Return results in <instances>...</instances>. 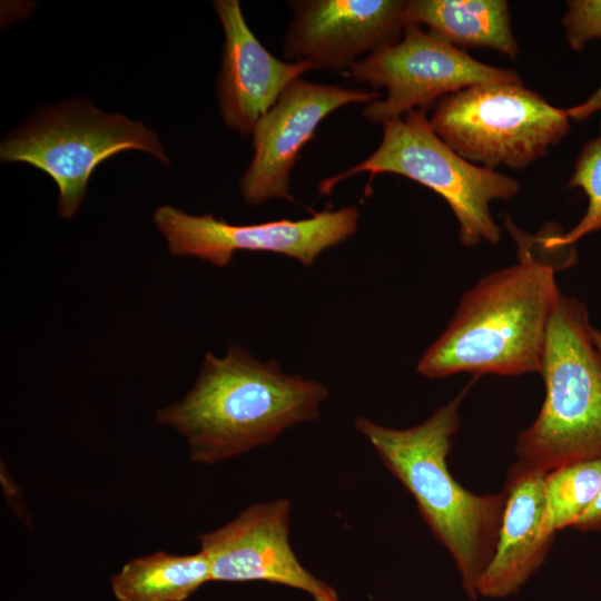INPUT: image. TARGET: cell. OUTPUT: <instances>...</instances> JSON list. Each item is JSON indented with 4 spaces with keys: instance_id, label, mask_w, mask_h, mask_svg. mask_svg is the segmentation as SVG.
I'll return each instance as SVG.
<instances>
[{
    "instance_id": "obj_1",
    "label": "cell",
    "mask_w": 601,
    "mask_h": 601,
    "mask_svg": "<svg viewBox=\"0 0 601 601\" xmlns=\"http://www.w3.org/2000/svg\"><path fill=\"white\" fill-rule=\"evenodd\" d=\"M519 262L493 272L465 292L440 337L416 371L427 378L459 373L518 376L540 373L550 322L560 289L561 266L544 255L541 235L522 236L509 217Z\"/></svg>"
},
{
    "instance_id": "obj_2",
    "label": "cell",
    "mask_w": 601,
    "mask_h": 601,
    "mask_svg": "<svg viewBox=\"0 0 601 601\" xmlns=\"http://www.w3.org/2000/svg\"><path fill=\"white\" fill-rule=\"evenodd\" d=\"M327 396L323 383L286 374L276 361L233 344L221 357L207 353L193 387L159 408L156 421L186 440L193 462L211 465L316 420Z\"/></svg>"
},
{
    "instance_id": "obj_3",
    "label": "cell",
    "mask_w": 601,
    "mask_h": 601,
    "mask_svg": "<svg viewBox=\"0 0 601 601\" xmlns=\"http://www.w3.org/2000/svg\"><path fill=\"white\" fill-rule=\"evenodd\" d=\"M467 387L424 422L394 428L357 417L355 428L385 467L414 499L421 516L453 559L461 585L476 600L477 585L499 539L504 490L475 494L451 474L447 456L461 425L460 406Z\"/></svg>"
},
{
    "instance_id": "obj_4",
    "label": "cell",
    "mask_w": 601,
    "mask_h": 601,
    "mask_svg": "<svg viewBox=\"0 0 601 601\" xmlns=\"http://www.w3.org/2000/svg\"><path fill=\"white\" fill-rule=\"evenodd\" d=\"M540 374L545 397L534 422L519 433V464L549 473L562 465L601 460V352L585 306L558 295Z\"/></svg>"
},
{
    "instance_id": "obj_5",
    "label": "cell",
    "mask_w": 601,
    "mask_h": 601,
    "mask_svg": "<svg viewBox=\"0 0 601 601\" xmlns=\"http://www.w3.org/2000/svg\"><path fill=\"white\" fill-rule=\"evenodd\" d=\"M382 128L376 150L347 170L322 180L321 194L328 195L345 178L363 173L371 177L401 175L432 189L449 204L463 246L500 243L501 230L490 204L514 197L520 190L518 179L464 159L434 132L422 110H410L385 121Z\"/></svg>"
},
{
    "instance_id": "obj_6",
    "label": "cell",
    "mask_w": 601,
    "mask_h": 601,
    "mask_svg": "<svg viewBox=\"0 0 601 601\" xmlns=\"http://www.w3.org/2000/svg\"><path fill=\"white\" fill-rule=\"evenodd\" d=\"M566 110L520 82L477 83L441 98L434 132L471 162L522 169L548 155L570 130Z\"/></svg>"
},
{
    "instance_id": "obj_7",
    "label": "cell",
    "mask_w": 601,
    "mask_h": 601,
    "mask_svg": "<svg viewBox=\"0 0 601 601\" xmlns=\"http://www.w3.org/2000/svg\"><path fill=\"white\" fill-rule=\"evenodd\" d=\"M128 149L149 152L169 164L156 132L141 121L73 101L50 107L8 134L0 158L4 164L24 162L46 173L58 187L59 215L70 218L85 199L95 169Z\"/></svg>"
},
{
    "instance_id": "obj_8",
    "label": "cell",
    "mask_w": 601,
    "mask_h": 601,
    "mask_svg": "<svg viewBox=\"0 0 601 601\" xmlns=\"http://www.w3.org/2000/svg\"><path fill=\"white\" fill-rule=\"evenodd\" d=\"M348 73L356 81L386 90L384 98L363 108L372 124L401 118L473 85L523 81L516 71L483 63L413 23L406 24L397 42L362 58Z\"/></svg>"
},
{
    "instance_id": "obj_9",
    "label": "cell",
    "mask_w": 601,
    "mask_h": 601,
    "mask_svg": "<svg viewBox=\"0 0 601 601\" xmlns=\"http://www.w3.org/2000/svg\"><path fill=\"white\" fill-rule=\"evenodd\" d=\"M359 216L358 208L348 206L314 211L297 220L235 225L211 214L189 215L164 205L155 210L154 221L173 256L197 257L226 267L236 252H266L311 266L324 250L355 234Z\"/></svg>"
},
{
    "instance_id": "obj_10",
    "label": "cell",
    "mask_w": 601,
    "mask_h": 601,
    "mask_svg": "<svg viewBox=\"0 0 601 601\" xmlns=\"http://www.w3.org/2000/svg\"><path fill=\"white\" fill-rule=\"evenodd\" d=\"M290 509L288 499L256 503L220 528L199 534L211 581H266L302 590L313 601H339L336 591L295 555L289 542Z\"/></svg>"
},
{
    "instance_id": "obj_11",
    "label": "cell",
    "mask_w": 601,
    "mask_h": 601,
    "mask_svg": "<svg viewBox=\"0 0 601 601\" xmlns=\"http://www.w3.org/2000/svg\"><path fill=\"white\" fill-rule=\"evenodd\" d=\"M380 97L377 91L316 83L300 77L292 81L253 131V159L239 181L244 201L259 205L273 198L292 200L290 173L318 125L343 106L367 105Z\"/></svg>"
},
{
    "instance_id": "obj_12",
    "label": "cell",
    "mask_w": 601,
    "mask_h": 601,
    "mask_svg": "<svg viewBox=\"0 0 601 601\" xmlns=\"http://www.w3.org/2000/svg\"><path fill=\"white\" fill-rule=\"evenodd\" d=\"M405 0H296L283 55L311 69L343 71L397 42L407 24ZM366 55V56H367Z\"/></svg>"
},
{
    "instance_id": "obj_13",
    "label": "cell",
    "mask_w": 601,
    "mask_h": 601,
    "mask_svg": "<svg viewBox=\"0 0 601 601\" xmlns=\"http://www.w3.org/2000/svg\"><path fill=\"white\" fill-rule=\"evenodd\" d=\"M213 6L225 35L217 79L220 115L227 127L247 136L287 86L312 69L268 52L246 23L238 0H216Z\"/></svg>"
},
{
    "instance_id": "obj_14",
    "label": "cell",
    "mask_w": 601,
    "mask_h": 601,
    "mask_svg": "<svg viewBox=\"0 0 601 601\" xmlns=\"http://www.w3.org/2000/svg\"><path fill=\"white\" fill-rule=\"evenodd\" d=\"M545 475L518 462L509 469L499 539L477 597L514 595L544 563L556 533L548 511Z\"/></svg>"
},
{
    "instance_id": "obj_15",
    "label": "cell",
    "mask_w": 601,
    "mask_h": 601,
    "mask_svg": "<svg viewBox=\"0 0 601 601\" xmlns=\"http://www.w3.org/2000/svg\"><path fill=\"white\" fill-rule=\"evenodd\" d=\"M406 20L457 48H486L512 60L520 53L505 0H408Z\"/></svg>"
},
{
    "instance_id": "obj_16",
    "label": "cell",
    "mask_w": 601,
    "mask_h": 601,
    "mask_svg": "<svg viewBox=\"0 0 601 601\" xmlns=\"http://www.w3.org/2000/svg\"><path fill=\"white\" fill-rule=\"evenodd\" d=\"M208 581L210 563L203 551H159L125 563L112 577L111 590L118 601H185Z\"/></svg>"
},
{
    "instance_id": "obj_17",
    "label": "cell",
    "mask_w": 601,
    "mask_h": 601,
    "mask_svg": "<svg viewBox=\"0 0 601 601\" xmlns=\"http://www.w3.org/2000/svg\"><path fill=\"white\" fill-rule=\"evenodd\" d=\"M548 511L558 532L573 528L591 506L601 487V460L579 461L546 473Z\"/></svg>"
},
{
    "instance_id": "obj_18",
    "label": "cell",
    "mask_w": 601,
    "mask_h": 601,
    "mask_svg": "<svg viewBox=\"0 0 601 601\" xmlns=\"http://www.w3.org/2000/svg\"><path fill=\"white\" fill-rule=\"evenodd\" d=\"M569 187L581 188L588 197V208L568 233H542L545 247L561 249L572 246L584 235L601 229V122L600 135L587 141L578 155Z\"/></svg>"
},
{
    "instance_id": "obj_19",
    "label": "cell",
    "mask_w": 601,
    "mask_h": 601,
    "mask_svg": "<svg viewBox=\"0 0 601 601\" xmlns=\"http://www.w3.org/2000/svg\"><path fill=\"white\" fill-rule=\"evenodd\" d=\"M568 46L580 51L592 39L601 38V0H570L562 17Z\"/></svg>"
},
{
    "instance_id": "obj_20",
    "label": "cell",
    "mask_w": 601,
    "mask_h": 601,
    "mask_svg": "<svg viewBox=\"0 0 601 601\" xmlns=\"http://www.w3.org/2000/svg\"><path fill=\"white\" fill-rule=\"evenodd\" d=\"M573 529L583 532L601 531V487L591 506L579 519Z\"/></svg>"
},
{
    "instance_id": "obj_21",
    "label": "cell",
    "mask_w": 601,
    "mask_h": 601,
    "mask_svg": "<svg viewBox=\"0 0 601 601\" xmlns=\"http://www.w3.org/2000/svg\"><path fill=\"white\" fill-rule=\"evenodd\" d=\"M601 110V86L582 104L566 109L571 120L583 121Z\"/></svg>"
},
{
    "instance_id": "obj_22",
    "label": "cell",
    "mask_w": 601,
    "mask_h": 601,
    "mask_svg": "<svg viewBox=\"0 0 601 601\" xmlns=\"http://www.w3.org/2000/svg\"><path fill=\"white\" fill-rule=\"evenodd\" d=\"M592 338H593V342H594L595 346L601 352V331L592 327Z\"/></svg>"
}]
</instances>
